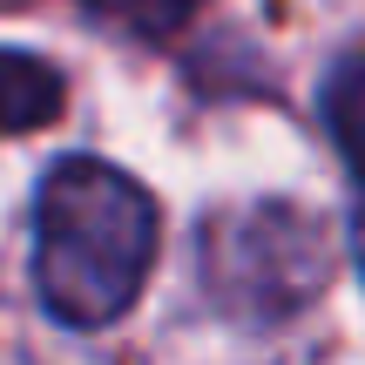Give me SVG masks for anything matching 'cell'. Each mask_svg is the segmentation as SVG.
<instances>
[{
  "label": "cell",
  "mask_w": 365,
  "mask_h": 365,
  "mask_svg": "<svg viewBox=\"0 0 365 365\" xmlns=\"http://www.w3.org/2000/svg\"><path fill=\"white\" fill-rule=\"evenodd\" d=\"M325 122H331V143L345 149V163H352L359 182H365V54H352V61L331 68V81H325Z\"/></svg>",
  "instance_id": "cell-4"
},
{
  "label": "cell",
  "mask_w": 365,
  "mask_h": 365,
  "mask_svg": "<svg viewBox=\"0 0 365 365\" xmlns=\"http://www.w3.org/2000/svg\"><path fill=\"white\" fill-rule=\"evenodd\" d=\"M352 264H359V277H365V203L352 210Z\"/></svg>",
  "instance_id": "cell-6"
},
{
  "label": "cell",
  "mask_w": 365,
  "mask_h": 365,
  "mask_svg": "<svg viewBox=\"0 0 365 365\" xmlns=\"http://www.w3.org/2000/svg\"><path fill=\"white\" fill-rule=\"evenodd\" d=\"M61 102H68L61 68H48L27 48H0V135L48 129V122L61 115Z\"/></svg>",
  "instance_id": "cell-3"
},
{
  "label": "cell",
  "mask_w": 365,
  "mask_h": 365,
  "mask_svg": "<svg viewBox=\"0 0 365 365\" xmlns=\"http://www.w3.org/2000/svg\"><path fill=\"white\" fill-rule=\"evenodd\" d=\"M156 264V196L102 156L54 163L34 196V284L61 325L102 331L143 298Z\"/></svg>",
  "instance_id": "cell-1"
},
{
  "label": "cell",
  "mask_w": 365,
  "mask_h": 365,
  "mask_svg": "<svg viewBox=\"0 0 365 365\" xmlns=\"http://www.w3.org/2000/svg\"><path fill=\"white\" fill-rule=\"evenodd\" d=\"M196 7H203V0H95V14L135 27V34H170V27H182Z\"/></svg>",
  "instance_id": "cell-5"
},
{
  "label": "cell",
  "mask_w": 365,
  "mask_h": 365,
  "mask_svg": "<svg viewBox=\"0 0 365 365\" xmlns=\"http://www.w3.org/2000/svg\"><path fill=\"white\" fill-rule=\"evenodd\" d=\"M196 271L217 312L244 325H277L304 312L339 271V237L298 203H237L217 210L196 237Z\"/></svg>",
  "instance_id": "cell-2"
}]
</instances>
